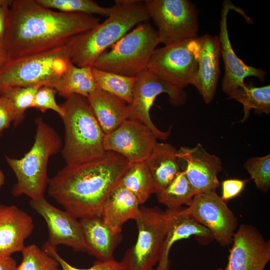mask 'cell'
<instances>
[{
    "label": "cell",
    "mask_w": 270,
    "mask_h": 270,
    "mask_svg": "<svg viewBox=\"0 0 270 270\" xmlns=\"http://www.w3.org/2000/svg\"><path fill=\"white\" fill-rule=\"evenodd\" d=\"M100 24L94 15L56 11L36 0H12L3 46L8 60L38 54L65 45Z\"/></svg>",
    "instance_id": "6da1fadb"
},
{
    "label": "cell",
    "mask_w": 270,
    "mask_h": 270,
    "mask_svg": "<svg viewBox=\"0 0 270 270\" xmlns=\"http://www.w3.org/2000/svg\"><path fill=\"white\" fill-rule=\"evenodd\" d=\"M130 164L122 155L106 151L92 160L66 164L48 179V194L77 218L100 216L104 202Z\"/></svg>",
    "instance_id": "7a4b0ae2"
},
{
    "label": "cell",
    "mask_w": 270,
    "mask_h": 270,
    "mask_svg": "<svg viewBox=\"0 0 270 270\" xmlns=\"http://www.w3.org/2000/svg\"><path fill=\"white\" fill-rule=\"evenodd\" d=\"M149 19L144 1L116 0L106 20L70 40V60L79 67H92L102 52L134 26Z\"/></svg>",
    "instance_id": "3957f363"
},
{
    "label": "cell",
    "mask_w": 270,
    "mask_h": 270,
    "mask_svg": "<svg viewBox=\"0 0 270 270\" xmlns=\"http://www.w3.org/2000/svg\"><path fill=\"white\" fill-rule=\"evenodd\" d=\"M64 126V143L61 149L66 164L87 162L103 155L104 133L88 98L72 94L61 104Z\"/></svg>",
    "instance_id": "277c9868"
},
{
    "label": "cell",
    "mask_w": 270,
    "mask_h": 270,
    "mask_svg": "<svg viewBox=\"0 0 270 270\" xmlns=\"http://www.w3.org/2000/svg\"><path fill=\"white\" fill-rule=\"evenodd\" d=\"M35 122L34 140L29 151L19 159L5 156L16 178L12 190L14 196L24 194L31 199L44 196L49 179L48 160L62 149L63 144L58 134L42 118H36Z\"/></svg>",
    "instance_id": "5b68a950"
},
{
    "label": "cell",
    "mask_w": 270,
    "mask_h": 270,
    "mask_svg": "<svg viewBox=\"0 0 270 270\" xmlns=\"http://www.w3.org/2000/svg\"><path fill=\"white\" fill-rule=\"evenodd\" d=\"M68 43L52 50L8 60L0 68V94L17 86L55 88L70 60Z\"/></svg>",
    "instance_id": "8992f818"
},
{
    "label": "cell",
    "mask_w": 270,
    "mask_h": 270,
    "mask_svg": "<svg viewBox=\"0 0 270 270\" xmlns=\"http://www.w3.org/2000/svg\"><path fill=\"white\" fill-rule=\"evenodd\" d=\"M158 32L148 20L138 24L102 52L93 67L130 77L147 69L151 56L160 44Z\"/></svg>",
    "instance_id": "52a82bcc"
},
{
    "label": "cell",
    "mask_w": 270,
    "mask_h": 270,
    "mask_svg": "<svg viewBox=\"0 0 270 270\" xmlns=\"http://www.w3.org/2000/svg\"><path fill=\"white\" fill-rule=\"evenodd\" d=\"M136 220V242L126 252L120 262L124 270H151L158 262L166 238L168 218L156 208H140Z\"/></svg>",
    "instance_id": "ba28073f"
},
{
    "label": "cell",
    "mask_w": 270,
    "mask_h": 270,
    "mask_svg": "<svg viewBox=\"0 0 270 270\" xmlns=\"http://www.w3.org/2000/svg\"><path fill=\"white\" fill-rule=\"evenodd\" d=\"M150 18L156 26L160 42L168 46L196 38V7L188 0H144Z\"/></svg>",
    "instance_id": "9c48e42d"
},
{
    "label": "cell",
    "mask_w": 270,
    "mask_h": 270,
    "mask_svg": "<svg viewBox=\"0 0 270 270\" xmlns=\"http://www.w3.org/2000/svg\"><path fill=\"white\" fill-rule=\"evenodd\" d=\"M132 102L128 105V118L139 121L148 127L157 139L164 140L170 131L164 132L154 124L150 116V110L156 96L166 93L169 100L174 106L183 105L186 95L183 89L170 84L146 69L136 76Z\"/></svg>",
    "instance_id": "30bf717a"
},
{
    "label": "cell",
    "mask_w": 270,
    "mask_h": 270,
    "mask_svg": "<svg viewBox=\"0 0 270 270\" xmlns=\"http://www.w3.org/2000/svg\"><path fill=\"white\" fill-rule=\"evenodd\" d=\"M184 208L186 214L206 228L214 240L223 246L232 242L238 226V219L216 190L194 195Z\"/></svg>",
    "instance_id": "8fae6325"
},
{
    "label": "cell",
    "mask_w": 270,
    "mask_h": 270,
    "mask_svg": "<svg viewBox=\"0 0 270 270\" xmlns=\"http://www.w3.org/2000/svg\"><path fill=\"white\" fill-rule=\"evenodd\" d=\"M198 66L192 39L155 49L147 69L183 89L191 84Z\"/></svg>",
    "instance_id": "7c38bea8"
},
{
    "label": "cell",
    "mask_w": 270,
    "mask_h": 270,
    "mask_svg": "<svg viewBox=\"0 0 270 270\" xmlns=\"http://www.w3.org/2000/svg\"><path fill=\"white\" fill-rule=\"evenodd\" d=\"M232 10L240 13L247 22L250 20L243 10L235 6L230 0L223 2L218 37L224 67L222 88L223 92L228 96L245 84L244 80L246 77L256 76L264 81L266 74L264 70L246 64L234 52L230 40L227 24L228 14Z\"/></svg>",
    "instance_id": "4fadbf2b"
},
{
    "label": "cell",
    "mask_w": 270,
    "mask_h": 270,
    "mask_svg": "<svg viewBox=\"0 0 270 270\" xmlns=\"http://www.w3.org/2000/svg\"><path fill=\"white\" fill-rule=\"evenodd\" d=\"M156 139L146 126L128 119L116 130L105 134L103 145L106 151L116 152L132 164L146 161L155 147Z\"/></svg>",
    "instance_id": "5bb4252c"
},
{
    "label": "cell",
    "mask_w": 270,
    "mask_h": 270,
    "mask_svg": "<svg viewBox=\"0 0 270 270\" xmlns=\"http://www.w3.org/2000/svg\"><path fill=\"white\" fill-rule=\"evenodd\" d=\"M224 268L216 270H264L270 260V240L250 224H240L236 230Z\"/></svg>",
    "instance_id": "9a60e30c"
},
{
    "label": "cell",
    "mask_w": 270,
    "mask_h": 270,
    "mask_svg": "<svg viewBox=\"0 0 270 270\" xmlns=\"http://www.w3.org/2000/svg\"><path fill=\"white\" fill-rule=\"evenodd\" d=\"M31 208L45 220L48 238L46 243L56 248L60 245L72 248L75 252H86L80 222L66 210L50 204L44 198L31 199Z\"/></svg>",
    "instance_id": "2e32d148"
},
{
    "label": "cell",
    "mask_w": 270,
    "mask_h": 270,
    "mask_svg": "<svg viewBox=\"0 0 270 270\" xmlns=\"http://www.w3.org/2000/svg\"><path fill=\"white\" fill-rule=\"evenodd\" d=\"M176 156L180 171L184 172L195 195L218 188V175L222 170L218 156L207 152L200 143L194 148L180 147Z\"/></svg>",
    "instance_id": "e0dca14e"
},
{
    "label": "cell",
    "mask_w": 270,
    "mask_h": 270,
    "mask_svg": "<svg viewBox=\"0 0 270 270\" xmlns=\"http://www.w3.org/2000/svg\"><path fill=\"white\" fill-rule=\"evenodd\" d=\"M198 70L190 84L194 86L206 104L214 96L220 75L221 56L218 37L208 34L194 39Z\"/></svg>",
    "instance_id": "ac0fdd59"
},
{
    "label": "cell",
    "mask_w": 270,
    "mask_h": 270,
    "mask_svg": "<svg viewBox=\"0 0 270 270\" xmlns=\"http://www.w3.org/2000/svg\"><path fill=\"white\" fill-rule=\"evenodd\" d=\"M34 229L30 216L15 205L0 204V258L21 252Z\"/></svg>",
    "instance_id": "d6986e66"
},
{
    "label": "cell",
    "mask_w": 270,
    "mask_h": 270,
    "mask_svg": "<svg viewBox=\"0 0 270 270\" xmlns=\"http://www.w3.org/2000/svg\"><path fill=\"white\" fill-rule=\"evenodd\" d=\"M140 204L132 192L118 184L104 202L100 217L113 232L121 233L122 226L126 221H136L140 216Z\"/></svg>",
    "instance_id": "ffe728a7"
},
{
    "label": "cell",
    "mask_w": 270,
    "mask_h": 270,
    "mask_svg": "<svg viewBox=\"0 0 270 270\" xmlns=\"http://www.w3.org/2000/svg\"><path fill=\"white\" fill-rule=\"evenodd\" d=\"M80 222L86 252L98 262L114 260V252L122 238L121 233L113 232L100 216L82 218Z\"/></svg>",
    "instance_id": "44dd1931"
},
{
    "label": "cell",
    "mask_w": 270,
    "mask_h": 270,
    "mask_svg": "<svg viewBox=\"0 0 270 270\" xmlns=\"http://www.w3.org/2000/svg\"><path fill=\"white\" fill-rule=\"evenodd\" d=\"M165 212L168 218L167 232L158 261L170 260V250L178 240L195 236L200 242L205 244L214 239L210 231L188 216L183 208H168Z\"/></svg>",
    "instance_id": "7402d4cb"
},
{
    "label": "cell",
    "mask_w": 270,
    "mask_h": 270,
    "mask_svg": "<svg viewBox=\"0 0 270 270\" xmlns=\"http://www.w3.org/2000/svg\"><path fill=\"white\" fill-rule=\"evenodd\" d=\"M104 134H108L128 118V105L124 100L98 88L86 97Z\"/></svg>",
    "instance_id": "603a6c76"
},
{
    "label": "cell",
    "mask_w": 270,
    "mask_h": 270,
    "mask_svg": "<svg viewBox=\"0 0 270 270\" xmlns=\"http://www.w3.org/2000/svg\"><path fill=\"white\" fill-rule=\"evenodd\" d=\"M176 153L172 145L157 142L146 160L154 182L156 193L167 186L180 171Z\"/></svg>",
    "instance_id": "cb8c5ba5"
},
{
    "label": "cell",
    "mask_w": 270,
    "mask_h": 270,
    "mask_svg": "<svg viewBox=\"0 0 270 270\" xmlns=\"http://www.w3.org/2000/svg\"><path fill=\"white\" fill-rule=\"evenodd\" d=\"M92 68L78 66L70 60L55 88L58 94L66 98L72 94L87 97L98 88Z\"/></svg>",
    "instance_id": "d4e9b609"
},
{
    "label": "cell",
    "mask_w": 270,
    "mask_h": 270,
    "mask_svg": "<svg viewBox=\"0 0 270 270\" xmlns=\"http://www.w3.org/2000/svg\"><path fill=\"white\" fill-rule=\"evenodd\" d=\"M118 184L132 192L140 204L156 191L152 176L145 161L130 164Z\"/></svg>",
    "instance_id": "484cf974"
},
{
    "label": "cell",
    "mask_w": 270,
    "mask_h": 270,
    "mask_svg": "<svg viewBox=\"0 0 270 270\" xmlns=\"http://www.w3.org/2000/svg\"><path fill=\"white\" fill-rule=\"evenodd\" d=\"M228 98L235 100L242 104L244 116L242 122L248 118L251 109L258 114H268L270 112V85L255 87L244 84Z\"/></svg>",
    "instance_id": "4316f807"
},
{
    "label": "cell",
    "mask_w": 270,
    "mask_h": 270,
    "mask_svg": "<svg viewBox=\"0 0 270 270\" xmlns=\"http://www.w3.org/2000/svg\"><path fill=\"white\" fill-rule=\"evenodd\" d=\"M98 88L116 96L130 104L136 77H130L92 68Z\"/></svg>",
    "instance_id": "83f0119b"
},
{
    "label": "cell",
    "mask_w": 270,
    "mask_h": 270,
    "mask_svg": "<svg viewBox=\"0 0 270 270\" xmlns=\"http://www.w3.org/2000/svg\"><path fill=\"white\" fill-rule=\"evenodd\" d=\"M158 201L168 208L188 205L195 195L184 172L180 171L164 188L156 193Z\"/></svg>",
    "instance_id": "f1b7e54d"
},
{
    "label": "cell",
    "mask_w": 270,
    "mask_h": 270,
    "mask_svg": "<svg viewBox=\"0 0 270 270\" xmlns=\"http://www.w3.org/2000/svg\"><path fill=\"white\" fill-rule=\"evenodd\" d=\"M40 86L14 87L6 90L0 94L8 106L15 126L22 122L26 110L32 108L36 92Z\"/></svg>",
    "instance_id": "f546056e"
},
{
    "label": "cell",
    "mask_w": 270,
    "mask_h": 270,
    "mask_svg": "<svg viewBox=\"0 0 270 270\" xmlns=\"http://www.w3.org/2000/svg\"><path fill=\"white\" fill-rule=\"evenodd\" d=\"M43 6L64 12L82 13L108 16L110 8L103 7L92 0H36Z\"/></svg>",
    "instance_id": "4dcf8cb0"
},
{
    "label": "cell",
    "mask_w": 270,
    "mask_h": 270,
    "mask_svg": "<svg viewBox=\"0 0 270 270\" xmlns=\"http://www.w3.org/2000/svg\"><path fill=\"white\" fill-rule=\"evenodd\" d=\"M22 258L16 270H60V264L42 248L32 244L21 251Z\"/></svg>",
    "instance_id": "1f68e13d"
},
{
    "label": "cell",
    "mask_w": 270,
    "mask_h": 270,
    "mask_svg": "<svg viewBox=\"0 0 270 270\" xmlns=\"http://www.w3.org/2000/svg\"><path fill=\"white\" fill-rule=\"evenodd\" d=\"M244 168L254 180L258 190L268 192L270 188V155L252 157L245 162Z\"/></svg>",
    "instance_id": "d6a6232c"
},
{
    "label": "cell",
    "mask_w": 270,
    "mask_h": 270,
    "mask_svg": "<svg viewBox=\"0 0 270 270\" xmlns=\"http://www.w3.org/2000/svg\"><path fill=\"white\" fill-rule=\"evenodd\" d=\"M57 92L52 87L40 86L37 90L34 96L32 108L39 110L42 112L48 110L56 112L62 118L64 116L63 108L58 105L55 98Z\"/></svg>",
    "instance_id": "836d02e7"
},
{
    "label": "cell",
    "mask_w": 270,
    "mask_h": 270,
    "mask_svg": "<svg viewBox=\"0 0 270 270\" xmlns=\"http://www.w3.org/2000/svg\"><path fill=\"white\" fill-rule=\"evenodd\" d=\"M42 248L58 262L62 270H124L122 262L114 260L104 262L97 261L88 268H78L68 264L59 255L56 248L50 247L46 243L44 244Z\"/></svg>",
    "instance_id": "e575fe53"
},
{
    "label": "cell",
    "mask_w": 270,
    "mask_h": 270,
    "mask_svg": "<svg viewBox=\"0 0 270 270\" xmlns=\"http://www.w3.org/2000/svg\"><path fill=\"white\" fill-rule=\"evenodd\" d=\"M248 180L231 178L224 180L222 182V196L225 202L238 196L244 190Z\"/></svg>",
    "instance_id": "d590c367"
},
{
    "label": "cell",
    "mask_w": 270,
    "mask_h": 270,
    "mask_svg": "<svg viewBox=\"0 0 270 270\" xmlns=\"http://www.w3.org/2000/svg\"><path fill=\"white\" fill-rule=\"evenodd\" d=\"M12 122V116L8 106L4 99L0 96V138Z\"/></svg>",
    "instance_id": "8d00e7d4"
},
{
    "label": "cell",
    "mask_w": 270,
    "mask_h": 270,
    "mask_svg": "<svg viewBox=\"0 0 270 270\" xmlns=\"http://www.w3.org/2000/svg\"><path fill=\"white\" fill-rule=\"evenodd\" d=\"M9 7L10 6L8 5L0 6V46L2 47H4Z\"/></svg>",
    "instance_id": "74e56055"
},
{
    "label": "cell",
    "mask_w": 270,
    "mask_h": 270,
    "mask_svg": "<svg viewBox=\"0 0 270 270\" xmlns=\"http://www.w3.org/2000/svg\"><path fill=\"white\" fill-rule=\"evenodd\" d=\"M16 260L12 256L0 258V270H16Z\"/></svg>",
    "instance_id": "f35d334b"
},
{
    "label": "cell",
    "mask_w": 270,
    "mask_h": 270,
    "mask_svg": "<svg viewBox=\"0 0 270 270\" xmlns=\"http://www.w3.org/2000/svg\"><path fill=\"white\" fill-rule=\"evenodd\" d=\"M8 60V56L5 48L0 46V68Z\"/></svg>",
    "instance_id": "ab89813d"
},
{
    "label": "cell",
    "mask_w": 270,
    "mask_h": 270,
    "mask_svg": "<svg viewBox=\"0 0 270 270\" xmlns=\"http://www.w3.org/2000/svg\"><path fill=\"white\" fill-rule=\"evenodd\" d=\"M157 268L155 270L153 268L151 270H168L170 265V262L159 261Z\"/></svg>",
    "instance_id": "60d3db41"
},
{
    "label": "cell",
    "mask_w": 270,
    "mask_h": 270,
    "mask_svg": "<svg viewBox=\"0 0 270 270\" xmlns=\"http://www.w3.org/2000/svg\"><path fill=\"white\" fill-rule=\"evenodd\" d=\"M5 182V177L2 171L0 168V190L4 184Z\"/></svg>",
    "instance_id": "b9f144b4"
},
{
    "label": "cell",
    "mask_w": 270,
    "mask_h": 270,
    "mask_svg": "<svg viewBox=\"0 0 270 270\" xmlns=\"http://www.w3.org/2000/svg\"><path fill=\"white\" fill-rule=\"evenodd\" d=\"M12 0H0V6L8 5L10 6L12 4Z\"/></svg>",
    "instance_id": "7bdbcfd3"
}]
</instances>
